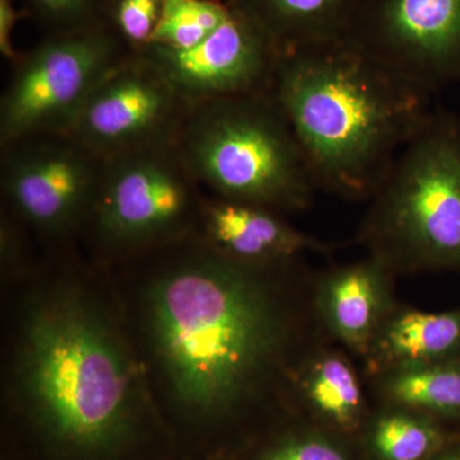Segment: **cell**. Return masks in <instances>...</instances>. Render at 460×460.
<instances>
[{
	"label": "cell",
	"mask_w": 460,
	"mask_h": 460,
	"mask_svg": "<svg viewBox=\"0 0 460 460\" xmlns=\"http://www.w3.org/2000/svg\"><path fill=\"white\" fill-rule=\"evenodd\" d=\"M339 40L429 96L460 84V0H352Z\"/></svg>",
	"instance_id": "cell-7"
},
{
	"label": "cell",
	"mask_w": 460,
	"mask_h": 460,
	"mask_svg": "<svg viewBox=\"0 0 460 460\" xmlns=\"http://www.w3.org/2000/svg\"><path fill=\"white\" fill-rule=\"evenodd\" d=\"M135 53L153 63L190 104L272 93L280 58L261 29L235 7L226 22L190 49L147 47Z\"/></svg>",
	"instance_id": "cell-11"
},
{
	"label": "cell",
	"mask_w": 460,
	"mask_h": 460,
	"mask_svg": "<svg viewBox=\"0 0 460 460\" xmlns=\"http://www.w3.org/2000/svg\"><path fill=\"white\" fill-rule=\"evenodd\" d=\"M272 93L320 190L370 199L419 132L431 96L341 40L280 54Z\"/></svg>",
	"instance_id": "cell-2"
},
{
	"label": "cell",
	"mask_w": 460,
	"mask_h": 460,
	"mask_svg": "<svg viewBox=\"0 0 460 460\" xmlns=\"http://www.w3.org/2000/svg\"><path fill=\"white\" fill-rule=\"evenodd\" d=\"M394 275L374 257L332 266L314 278L313 304L321 329L363 358L396 307Z\"/></svg>",
	"instance_id": "cell-12"
},
{
	"label": "cell",
	"mask_w": 460,
	"mask_h": 460,
	"mask_svg": "<svg viewBox=\"0 0 460 460\" xmlns=\"http://www.w3.org/2000/svg\"><path fill=\"white\" fill-rule=\"evenodd\" d=\"M162 0H119L115 8V22L135 51L150 44L159 22Z\"/></svg>",
	"instance_id": "cell-20"
},
{
	"label": "cell",
	"mask_w": 460,
	"mask_h": 460,
	"mask_svg": "<svg viewBox=\"0 0 460 460\" xmlns=\"http://www.w3.org/2000/svg\"><path fill=\"white\" fill-rule=\"evenodd\" d=\"M367 377L460 359V308L423 313L396 305L363 357Z\"/></svg>",
	"instance_id": "cell-14"
},
{
	"label": "cell",
	"mask_w": 460,
	"mask_h": 460,
	"mask_svg": "<svg viewBox=\"0 0 460 460\" xmlns=\"http://www.w3.org/2000/svg\"><path fill=\"white\" fill-rule=\"evenodd\" d=\"M367 444L375 460H431L450 443L436 417L384 405L372 420Z\"/></svg>",
	"instance_id": "cell-18"
},
{
	"label": "cell",
	"mask_w": 460,
	"mask_h": 460,
	"mask_svg": "<svg viewBox=\"0 0 460 460\" xmlns=\"http://www.w3.org/2000/svg\"><path fill=\"white\" fill-rule=\"evenodd\" d=\"M175 144L202 189L286 215L307 210L319 186L274 93L190 104Z\"/></svg>",
	"instance_id": "cell-5"
},
{
	"label": "cell",
	"mask_w": 460,
	"mask_h": 460,
	"mask_svg": "<svg viewBox=\"0 0 460 460\" xmlns=\"http://www.w3.org/2000/svg\"><path fill=\"white\" fill-rule=\"evenodd\" d=\"M261 460H350L332 438L321 434L292 436L263 454Z\"/></svg>",
	"instance_id": "cell-21"
},
{
	"label": "cell",
	"mask_w": 460,
	"mask_h": 460,
	"mask_svg": "<svg viewBox=\"0 0 460 460\" xmlns=\"http://www.w3.org/2000/svg\"><path fill=\"white\" fill-rule=\"evenodd\" d=\"M20 381L44 428L72 449H108L128 429L135 367L107 320L77 293L33 305L23 325Z\"/></svg>",
	"instance_id": "cell-3"
},
{
	"label": "cell",
	"mask_w": 460,
	"mask_h": 460,
	"mask_svg": "<svg viewBox=\"0 0 460 460\" xmlns=\"http://www.w3.org/2000/svg\"><path fill=\"white\" fill-rule=\"evenodd\" d=\"M352 0H239L280 54L341 39Z\"/></svg>",
	"instance_id": "cell-16"
},
{
	"label": "cell",
	"mask_w": 460,
	"mask_h": 460,
	"mask_svg": "<svg viewBox=\"0 0 460 460\" xmlns=\"http://www.w3.org/2000/svg\"><path fill=\"white\" fill-rule=\"evenodd\" d=\"M175 141L104 159L89 220L107 250H141L181 237L202 201Z\"/></svg>",
	"instance_id": "cell-6"
},
{
	"label": "cell",
	"mask_w": 460,
	"mask_h": 460,
	"mask_svg": "<svg viewBox=\"0 0 460 460\" xmlns=\"http://www.w3.org/2000/svg\"><path fill=\"white\" fill-rule=\"evenodd\" d=\"M199 220L205 246L252 265H284L305 253L329 255L337 250V244L301 232L265 206L213 195L202 201Z\"/></svg>",
	"instance_id": "cell-13"
},
{
	"label": "cell",
	"mask_w": 460,
	"mask_h": 460,
	"mask_svg": "<svg viewBox=\"0 0 460 460\" xmlns=\"http://www.w3.org/2000/svg\"><path fill=\"white\" fill-rule=\"evenodd\" d=\"M292 263L252 265L202 244L151 284V338L181 404L226 413L292 374L293 354L311 347H299L304 317L274 287Z\"/></svg>",
	"instance_id": "cell-1"
},
{
	"label": "cell",
	"mask_w": 460,
	"mask_h": 460,
	"mask_svg": "<svg viewBox=\"0 0 460 460\" xmlns=\"http://www.w3.org/2000/svg\"><path fill=\"white\" fill-rule=\"evenodd\" d=\"M190 107L153 63L128 51L96 84L68 135L109 159L175 141Z\"/></svg>",
	"instance_id": "cell-10"
},
{
	"label": "cell",
	"mask_w": 460,
	"mask_h": 460,
	"mask_svg": "<svg viewBox=\"0 0 460 460\" xmlns=\"http://www.w3.org/2000/svg\"><path fill=\"white\" fill-rule=\"evenodd\" d=\"M39 8L57 20H72L80 16L91 0H32Z\"/></svg>",
	"instance_id": "cell-23"
},
{
	"label": "cell",
	"mask_w": 460,
	"mask_h": 460,
	"mask_svg": "<svg viewBox=\"0 0 460 460\" xmlns=\"http://www.w3.org/2000/svg\"><path fill=\"white\" fill-rule=\"evenodd\" d=\"M354 243L394 277L460 274V115L432 109L395 157Z\"/></svg>",
	"instance_id": "cell-4"
},
{
	"label": "cell",
	"mask_w": 460,
	"mask_h": 460,
	"mask_svg": "<svg viewBox=\"0 0 460 460\" xmlns=\"http://www.w3.org/2000/svg\"><path fill=\"white\" fill-rule=\"evenodd\" d=\"M16 21L17 14L12 0H0V53L12 63L20 58L12 45V30Z\"/></svg>",
	"instance_id": "cell-22"
},
{
	"label": "cell",
	"mask_w": 460,
	"mask_h": 460,
	"mask_svg": "<svg viewBox=\"0 0 460 460\" xmlns=\"http://www.w3.org/2000/svg\"><path fill=\"white\" fill-rule=\"evenodd\" d=\"M124 54L104 33L77 32L18 58L0 100V146L68 133L96 84Z\"/></svg>",
	"instance_id": "cell-8"
},
{
	"label": "cell",
	"mask_w": 460,
	"mask_h": 460,
	"mask_svg": "<svg viewBox=\"0 0 460 460\" xmlns=\"http://www.w3.org/2000/svg\"><path fill=\"white\" fill-rule=\"evenodd\" d=\"M230 14L232 7L215 0H162L159 22L147 47L190 49L226 22Z\"/></svg>",
	"instance_id": "cell-19"
},
{
	"label": "cell",
	"mask_w": 460,
	"mask_h": 460,
	"mask_svg": "<svg viewBox=\"0 0 460 460\" xmlns=\"http://www.w3.org/2000/svg\"><path fill=\"white\" fill-rule=\"evenodd\" d=\"M290 381L317 419L344 434L361 428L367 401L361 377L341 350L316 343L296 363Z\"/></svg>",
	"instance_id": "cell-15"
},
{
	"label": "cell",
	"mask_w": 460,
	"mask_h": 460,
	"mask_svg": "<svg viewBox=\"0 0 460 460\" xmlns=\"http://www.w3.org/2000/svg\"><path fill=\"white\" fill-rule=\"evenodd\" d=\"M368 378L384 405L460 420V359L395 368Z\"/></svg>",
	"instance_id": "cell-17"
},
{
	"label": "cell",
	"mask_w": 460,
	"mask_h": 460,
	"mask_svg": "<svg viewBox=\"0 0 460 460\" xmlns=\"http://www.w3.org/2000/svg\"><path fill=\"white\" fill-rule=\"evenodd\" d=\"M3 195L33 229L63 235L87 223L104 159L68 133L31 136L2 146Z\"/></svg>",
	"instance_id": "cell-9"
},
{
	"label": "cell",
	"mask_w": 460,
	"mask_h": 460,
	"mask_svg": "<svg viewBox=\"0 0 460 460\" xmlns=\"http://www.w3.org/2000/svg\"><path fill=\"white\" fill-rule=\"evenodd\" d=\"M431 460H460V444H447Z\"/></svg>",
	"instance_id": "cell-24"
}]
</instances>
